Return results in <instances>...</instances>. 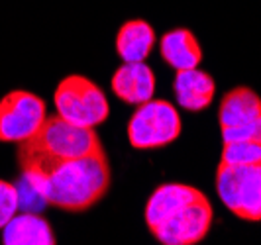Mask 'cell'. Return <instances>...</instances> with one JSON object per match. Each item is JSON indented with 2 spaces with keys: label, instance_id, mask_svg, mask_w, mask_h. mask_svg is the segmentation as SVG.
Segmentation results:
<instances>
[{
  "label": "cell",
  "instance_id": "8fae6325",
  "mask_svg": "<svg viewBox=\"0 0 261 245\" xmlns=\"http://www.w3.org/2000/svg\"><path fill=\"white\" fill-rule=\"evenodd\" d=\"M261 120V96L249 87H236L228 91L218 106L220 129L238 128Z\"/></svg>",
  "mask_w": 261,
  "mask_h": 245
},
{
  "label": "cell",
  "instance_id": "30bf717a",
  "mask_svg": "<svg viewBox=\"0 0 261 245\" xmlns=\"http://www.w3.org/2000/svg\"><path fill=\"white\" fill-rule=\"evenodd\" d=\"M200 194H202V190H198L191 184H183V182L159 184L155 190L149 194V198L145 202L144 218L147 230L159 226L163 220H167L171 214H175L177 210L187 206L189 202H193Z\"/></svg>",
  "mask_w": 261,
  "mask_h": 245
},
{
  "label": "cell",
  "instance_id": "2e32d148",
  "mask_svg": "<svg viewBox=\"0 0 261 245\" xmlns=\"http://www.w3.org/2000/svg\"><path fill=\"white\" fill-rule=\"evenodd\" d=\"M20 208V190L12 182L0 179V230L10 222Z\"/></svg>",
  "mask_w": 261,
  "mask_h": 245
},
{
  "label": "cell",
  "instance_id": "52a82bcc",
  "mask_svg": "<svg viewBox=\"0 0 261 245\" xmlns=\"http://www.w3.org/2000/svg\"><path fill=\"white\" fill-rule=\"evenodd\" d=\"M212 220L214 210L206 194L202 193L193 202L163 220L159 226L151 228L149 233L161 245H195L208 235Z\"/></svg>",
  "mask_w": 261,
  "mask_h": 245
},
{
  "label": "cell",
  "instance_id": "4fadbf2b",
  "mask_svg": "<svg viewBox=\"0 0 261 245\" xmlns=\"http://www.w3.org/2000/svg\"><path fill=\"white\" fill-rule=\"evenodd\" d=\"M2 243L4 245H55L49 222L41 218L36 212H22L14 214L10 222L2 228Z\"/></svg>",
  "mask_w": 261,
  "mask_h": 245
},
{
  "label": "cell",
  "instance_id": "5bb4252c",
  "mask_svg": "<svg viewBox=\"0 0 261 245\" xmlns=\"http://www.w3.org/2000/svg\"><path fill=\"white\" fill-rule=\"evenodd\" d=\"M155 30L149 22L134 18L124 22L116 34V53L124 63L145 61L155 47Z\"/></svg>",
  "mask_w": 261,
  "mask_h": 245
},
{
  "label": "cell",
  "instance_id": "277c9868",
  "mask_svg": "<svg viewBox=\"0 0 261 245\" xmlns=\"http://www.w3.org/2000/svg\"><path fill=\"white\" fill-rule=\"evenodd\" d=\"M183 131V122L175 104L163 98H151L136 106L132 114L126 135L134 149L147 151L171 145L179 140Z\"/></svg>",
  "mask_w": 261,
  "mask_h": 245
},
{
  "label": "cell",
  "instance_id": "8992f818",
  "mask_svg": "<svg viewBox=\"0 0 261 245\" xmlns=\"http://www.w3.org/2000/svg\"><path fill=\"white\" fill-rule=\"evenodd\" d=\"M47 118L45 100L30 91H12L0 100V142L22 143L30 140Z\"/></svg>",
  "mask_w": 261,
  "mask_h": 245
},
{
  "label": "cell",
  "instance_id": "6da1fadb",
  "mask_svg": "<svg viewBox=\"0 0 261 245\" xmlns=\"http://www.w3.org/2000/svg\"><path fill=\"white\" fill-rule=\"evenodd\" d=\"M18 165L30 188L47 206L85 212L106 196L112 171L105 149L75 159H49L18 149Z\"/></svg>",
  "mask_w": 261,
  "mask_h": 245
},
{
  "label": "cell",
  "instance_id": "5b68a950",
  "mask_svg": "<svg viewBox=\"0 0 261 245\" xmlns=\"http://www.w3.org/2000/svg\"><path fill=\"white\" fill-rule=\"evenodd\" d=\"M216 194L234 216L261 222V161L230 165L220 161L216 169Z\"/></svg>",
  "mask_w": 261,
  "mask_h": 245
},
{
  "label": "cell",
  "instance_id": "9a60e30c",
  "mask_svg": "<svg viewBox=\"0 0 261 245\" xmlns=\"http://www.w3.org/2000/svg\"><path fill=\"white\" fill-rule=\"evenodd\" d=\"M220 161L230 165H249L261 161V142L242 140V142H222Z\"/></svg>",
  "mask_w": 261,
  "mask_h": 245
},
{
  "label": "cell",
  "instance_id": "7a4b0ae2",
  "mask_svg": "<svg viewBox=\"0 0 261 245\" xmlns=\"http://www.w3.org/2000/svg\"><path fill=\"white\" fill-rule=\"evenodd\" d=\"M18 149L38 153L49 159H75L105 149L94 128H85L67 122L59 114L47 116L41 128L26 142L18 143Z\"/></svg>",
  "mask_w": 261,
  "mask_h": 245
},
{
  "label": "cell",
  "instance_id": "9c48e42d",
  "mask_svg": "<svg viewBox=\"0 0 261 245\" xmlns=\"http://www.w3.org/2000/svg\"><path fill=\"white\" fill-rule=\"evenodd\" d=\"M173 92L177 104L189 112L206 110L216 94V80L202 69H181L175 71Z\"/></svg>",
  "mask_w": 261,
  "mask_h": 245
},
{
  "label": "cell",
  "instance_id": "e0dca14e",
  "mask_svg": "<svg viewBox=\"0 0 261 245\" xmlns=\"http://www.w3.org/2000/svg\"><path fill=\"white\" fill-rule=\"evenodd\" d=\"M220 131H222V142H242V140L261 142V120L246 126H238V128L220 129Z\"/></svg>",
  "mask_w": 261,
  "mask_h": 245
},
{
  "label": "cell",
  "instance_id": "ba28073f",
  "mask_svg": "<svg viewBox=\"0 0 261 245\" xmlns=\"http://www.w3.org/2000/svg\"><path fill=\"white\" fill-rule=\"evenodd\" d=\"M155 73L145 61L122 63L110 78V89L122 102L140 106L155 94Z\"/></svg>",
  "mask_w": 261,
  "mask_h": 245
},
{
  "label": "cell",
  "instance_id": "3957f363",
  "mask_svg": "<svg viewBox=\"0 0 261 245\" xmlns=\"http://www.w3.org/2000/svg\"><path fill=\"white\" fill-rule=\"evenodd\" d=\"M53 102L59 116L85 128H96L110 116V104L102 89L83 75H69L59 80Z\"/></svg>",
  "mask_w": 261,
  "mask_h": 245
},
{
  "label": "cell",
  "instance_id": "7c38bea8",
  "mask_svg": "<svg viewBox=\"0 0 261 245\" xmlns=\"http://www.w3.org/2000/svg\"><path fill=\"white\" fill-rule=\"evenodd\" d=\"M159 53L161 59L175 71L195 69L202 63V47L195 34L187 28L165 32L159 39Z\"/></svg>",
  "mask_w": 261,
  "mask_h": 245
}]
</instances>
